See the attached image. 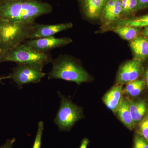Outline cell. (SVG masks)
<instances>
[{
    "mask_svg": "<svg viewBox=\"0 0 148 148\" xmlns=\"http://www.w3.org/2000/svg\"><path fill=\"white\" fill-rule=\"evenodd\" d=\"M51 11L49 4L36 0L8 1L0 6V18L31 24L35 23L37 17Z\"/></svg>",
    "mask_w": 148,
    "mask_h": 148,
    "instance_id": "obj_1",
    "label": "cell"
},
{
    "mask_svg": "<svg viewBox=\"0 0 148 148\" xmlns=\"http://www.w3.org/2000/svg\"><path fill=\"white\" fill-rule=\"evenodd\" d=\"M35 24L0 18V51L1 52L6 51L29 39Z\"/></svg>",
    "mask_w": 148,
    "mask_h": 148,
    "instance_id": "obj_2",
    "label": "cell"
},
{
    "mask_svg": "<svg viewBox=\"0 0 148 148\" xmlns=\"http://www.w3.org/2000/svg\"><path fill=\"white\" fill-rule=\"evenodd\" d=\"M48 79H61L80 85L90 80L87 72L71 58L59 57L52 62V68L48 76Z\"/></svg>",
    "mask_w": 148,
    "mask_h": 148,
    "instance_id": "obj_3",
    "label": "cell"
},
{
    "mask_svg": "<svg viewBox=\"0 0 148 148\" xmlns=\"http://www.w3.org/2000/svg\"><path fill=\"white\" fill-rule=\"evenodd\" d=\"M50 56L46 52L37 50L24 43L2 52V62L32 64L43 68L50 61Z\"/></svg>",
    "mask_w": 148,
    "mask_h": 148,
    "instance_id": "obj_4",
    "label": "cell"
},
{
    "mask_svg": "<svg viewBox=\"0 0 148 148\" xmlns=\"http://www.w3.org/2000/svg\"><path fill=\"white\" fill-rule=\"evenodd\" d=\"M60 106L54 120L60 131H69L75 123L82 118V109L75 105L60 92Z\"/></svg>",
    "mask_w": 148,
    "mask_h": 148,
    "instance_id": "obj_5",
    "label": "cell"
},
{
    "mask_svg": "<svg viewBox=\"0 0 148 148\" xmlns=\"http://www.w3.org/2000/svg\"><path fill=\"white\" fill-rule=\"evenodd\" d=\"M42 69L36 65L18 64L8 77L20 88L25 84L40 82L46 75Z\"/></svg>",
    "mask_w": 148,
    "mask_h": 148,
    "instance_id": "obj_6",
    "label": "cell"
},
{
    "mask_svg": "<svg viewBox=\"0 0 148 148\" xmlns=\"http://www.w3.org/2000/svg\"><path fill=\"white\" fill-rule=\"evenodd\" d=\"M143 71V61L135 58L127 61L119 68L117 76V83L121 85L136 80Z\"/></svg>",
    "mask_w": 148,
    "mask_h": 148,
    "instance_id": "obj_7",
    "label": "cell"
},
{
    "mask_svg": "<svg viewBox=\"0 0 148 148\" xmlns=\"http://www.w3.org/2000/svg\"><path fill=\"white\" fill-rule=\"evenodd\" d=\"M72 41L70 38H57L53 36L28 40L24 43L37 50L47 52L51 49L67 45Z\"/></svg>",
    "mask_w": 148,
    "mask_h": 148,
    "instance_id": "obj_8",
    "label": "cell"
},
{
    "mask_svg": "<svg viewBox=\"0 0 148 148\" xmlns=\"http://www.w3.org/2000/svg\"><path fill=\"white\" fill-rule=\"evenodd\" d=\"M73 27V24L71 22L51 25L36 23L29 40L53 36L56 34L71 29Z\"/></svg>",
    "mask_w": 148,
    "mask_h": 148,
    "instance_id": "obj_9",
    "label": "cell"
},
{
    "mask_svg": "<svg viewBox=\"0 0 148 148\" xmlns=\"http://www.w3.org/2000/svg\"><path fill=\"white\" fill-rule=\"evenodd\" d=\"M108 0H82L83 8L86 16L96 18L103 13Z\"/></svg>",
    "mask_w": 148,
    "mask_h": 148,
    "instance_id": "obj_10",
    "label": "cell"
},
{
    "mask_svg": "<svg viewBox=\"0 0 148 148\" xmlns=\"http://www.w3.org/2000/svg\"><path fill=\"white\" fill-rule=\"evenodd\" d=\"M131 48L135 58L142 61L148 58V38L138 36L130 41Z\"/></svg>",
    "mask_w": 148,
    "mask_h": 148,
    "instance_id": "obj_11",
    "label": "cell"
},
{
    "mask_svg": "<svg viewBox=\"0 0 148 148\" xmlns=\"http://www.w3.org/2000/svg\"><path fill=\"white\" fill-rule=\"evenodd\" d=\"M122 90L121 85L118 84L112 88L103 97V101L105 105L113 112H116L121 101Z\"/></svg>",
    "mask_w": 148,
    "mask_h": 148,
    "instance_id": "obj_12",
    "label": "cell"
},
{
    "mask_svg": "<svg viewBox=\"0 0 148 148\" xmlns=\"http://www.w3.org/2000/svg\"><path fill=\"white\" fill-rule=\"evenodd\" d=\"M116 112L120 119L128 128L132 130L135 126L129 108V102L125 98H122Z\"/></svg>",
    "mask_w": 148,
    "mask_h": 148,
    "instance_id": "obj_13",
    "label": "cell"
},
{
    "mask_svg": "<svg viewBox=\"0 0 148 148\" xmlns=\"http://www.w3.org/2000/svg\"><path fill=\"white\" fill-rule=\"evenodd\" d=\"M129 102L130 110L135 125L142 119L145 114L146 103L143 101Z\"/></svg>",
    "mask_w": 148,
    "mask_h": 148,
    "instance_id": "obj_14",
    "label": "cell"
},
{
    "mask_svg": "<svg viewBox=\"0 0 148 148\" xmlns=\"http://www.w3.org/2000/svg\"><path fill=\"white\" fill-rule=\"evenodd\" d=\"M114 31L123 39L130 41L139 36L140 33L139 28L127 26L116 27Z\"/></svg>",
    "mask_w": 148,
    "mask_h": 148,
    "instance_id": "obj_15",
    "label": "cell"
},
{
    "mask_svg": "<svg viewBox=\"0 0 148 148\" xmlns=\"http://www.w3.org/2000/svg\"><path fill=\"white\" fill-rule=\"evenodd\" d=\"M116 24L117 27L127 26L140 28L147 27L148 26V14L132 19L117 21Z\"/></svg>",
    "mask_w": 148,
    "mask_h": 148,
    "instance_id": "obj_16",
    "label": "cell"
},
{
    "mask_svg": "<svg viewBox=\"0 0 148 148\" xmlns=\"http://www.w3.org/2000/svg\"><path fill=\"white\" fill-rule=\"evenodd\" d=\"M145 85L143 80H136L127 83L124 91L125 93L132 97H137L143 91Z\"/></svg>",
    "mask_w": 148,
    "mask_h": 148,
    "instance_id": "obj_17",
    "label": "cell"
},
{
    "mask_svg": "<svg viewBox=\"0 0 148 148\" xmlns=\"http://www.w3.org/2000/svg\"><path fill=\"white\" fill-rule=\"evenodd\" d=\"M121 0H116L114 5L108 17L105 21V24H109L116 21L122 13Z\"/></svg>",
    "mask_w": 148,
    "mask_h": 148,
    "instance_id": "obj_18",
    "label": "cell"
},
{
    "mask_svg": "<svg viewBox=\"0 0 148 148\" xmlns=\"http://www.w3.org/2000/svg\"><path fill=\"white\" fill-rule=\"evenodd\" d=\"M44 122L40 121L38 123V130L35 137L34 141L32 148H41L42 145V140L44 130Z\"/></svg>",
    "mask_w": 148,
    "mask_h": 148,
    "instance_id": "obj_19",
    "label": "cell"
},
{
    "mask_svg": "<svg viewBox=\"0 0 148 148\" xmlns=\"http://www.w3.org/2000/svg\"><path fill=\"white\" fill-rule=\"evenodd\" d=\"M144 137L140 135L135 136L134 140V148H148V142Z\"/></svg>",
    "mask_w": 148,
    "mask_h": 148,
    "instance_id": "obj_20",
    "label": "cell"
},
{
    "mask_svg": "<svg viewBox=\"0 0 148 148\" xmlns=\"http://www.w3.org/2000/svg\"><path fill=\"white\" fill-rule=\"evenodd\" d=\"M140 130L143 137L148 140V114L140 123Z\"/></svg>",
    "mask_w": 148,
    "mask_h": 148,
    "instance_id": "obj_21",
    "label": "cell"
},
{
    "mask_svg": "<svg viewBox=\"0 0 148 148\" xmlns=\"http://www.w3.org/2000/svg\"><path fill=\"white\" fill-rule=\"evenodd\" d=\"M138 5V0H129L126 14L136 12Z\"/></svg>",
    "mask_w": 148,
    "mask_h": 148,
    "instance_id": "obj_22",
    "label": "cell"
},
{
    "mask_svg": "<svg viewBox=\"0 0 148 148\" xmlns=\"http://www.w3.org/2000/svg\"><path fill=\"white\" fill-rule=\"evenodd\" d=\"M15 141L16 139L15 138L7 139L2 145L0 146V148H12Z\"/></svg>",
    "mask_w": 148,
    "mask_h": 148,
    "instance_id": "obj_23",
    "label": "cell"
},
{
    "mask_svg": "<svg viewBox=\"0 0 148 148\" xmlns=\"http://www.w3.org/2000/svg\"><path fill=\"white\" fill-rule=\"evenodd\" d=\"M148 7V0H138V5L136 11Z\"/></svg>",
    "mask_w": 148,
    "mask_h": 148,
    "instance_id": "obj_24",
    "label": "cell"
},
{
    "mask_svg": "<svg viewBox=\"0 0 148 148\" xmlns=\"http://www.w3.org/2000/svg\"><path fill=\"white\" fill-rule=\"evenodd\" d=\"M128 1L129 0H121L122 7V13L126 14V11L128 6Z\"/></svg>",
    "mask_w": 148,
    "mask_h": 148,
    "instance_id": "obj_25",
    "label": "cell"
},
{
    "mask_svg": "<svg viewBox=\"0 0 148 148\" xmlns=\"http://www.w3.org/2000/svg\"><path fill=\"white\" fill-rule=\"evenodd\" d=\"M89 142V140L87 138H84L82 141L79 148H87Z\"/></svg>",
    "mask_w": 148,
    "mask_h": 148,
    "instance_id": "obj_26",
    "label": "cell"
},
{
    "mask_svg": "<svg viewBox=\"0 0 148 148\" xmlns=\"http://www.w3.org/2000/svg\"><path fill=\"white\" fill-rule=\"evenodd\" d=\"M145 82L148 86V68L146 70L145 74Z\"/></svg>",
    "mask_w": 148,
    "mask_h": 148,
    "instance_id": "obj_27",
    "label": "cell"
},
{
    "mask_svg": "<svg viewBox=\"0 0 148 148\" xmlns=\"http://www.w3.org/2000/svg\"><path fill=\"white\" fill-rule=\"evenodd\" d=\"M143 36L148 38V26L145 27V29L143 32Z\"/></svg>",
    "mask_w": 148,
    "mask_h": 148,
    "instance_id": "obj_28",
    "label": "cell"
},
{
    "mask_svg": "<svg viewBox=\"0 0 148 148\" xmlns=\"http://www.w3.org/2000/svg\"><path fill=\"white\" fill-rule=\"evenodd\" d=\"M6 79H8V77H1L0 76V83L2 82L3 80Z\"/></svg>",
    "mask_w": 148,
    "mask_h": 148,
    "instance_id": "obj_29",
    "label": "cell"
},
{
    "mask_svg": "<svg viewBox=\"0 0 148 148\" xmlns=\"http://www.w3.org/2000/svg\"><path fill=\"white\" fill-rule=\"evenodd\" d=\"M2 52H0V63H1Z\"/></svg>",
    "mask_w": 148,
    "mask_h": 148,
    "instance_id": "obj_30",
    "label": "cell"
},
{
    "mask_svg": "<svg viewBox=\"0 0 148 148\" xmlns=\"http://www.w3.org/2000/svg\"><path fill=\"white\" fill-rule=\"evenodd\" d=\"M8 1H20V0H8Z\"/></svg>",
    "mask_w": 148,
    "mask_h": 148,
    "instance_id": "obj_31",
    "label": "cell"
},
{
    "mask_svg": "<svg viewBox=\"0 0 148 148\" xmlns=\"http://www.w3.org/2000/svg\"><path fill=\"white\" fill-rule=\"evenodd\" d=\"M0 52H1V51H0Z\"/></svg>",
    "mask_w": 148,
    "mask_h": 148,
    "instance_id": "obj_32",
    "label": "cell"
}]
</instances>
